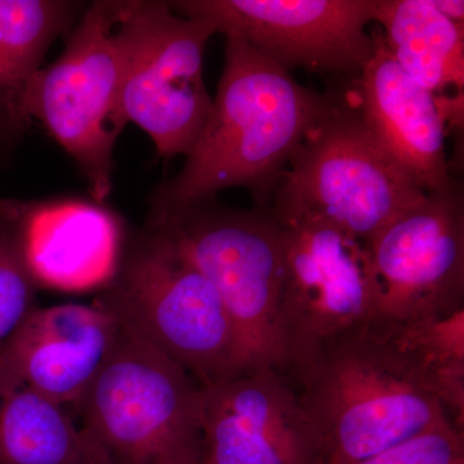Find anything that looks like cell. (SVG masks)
<instances>
[{"instance_id":"cell-13","label":"cell","mask_w":464,"mask_h":464,"mask_svg":"<svg viewBox=\"0 0 464 464\" xmlns=\"http://www.w3.org/2000/svg\"><path fill=\"white\" fill-rule=\"evenodd\" d=\"M121 328L99 304L35 307L0 347V374L56 404L76 405Z\"/></svg>"},{"instance_id":"cell-17","label":"cell","mask_w":464,"mask_h":464,"mask_svg":"<svg viewBox=\"0 0 464 464\" xmlns=\"http://www.w3.org/2000/svg\"><path fill=\"white\" fill-rule=\"evenodd\" d=\"M78 8L63 0H0V136L5 142L29 127L27 92Z\"/></svg>"},{"instance_id":"cell-10","label":"cell","mask_w":464,"mask_h":464,"mask_svg":"<svg viewBox=\"0 0 464 464\" xmlns=\"http://www.w3.org/2000/svg\"><path fill=\"white\" fill-rule=\"evenodd\" d=\"M378 0H182L168 5L235 35L285 72L355 81L374 51Z\"/></svg>"},{"instance_id":"cell-9","label":"cell","mask_w":464,"mask_h":464,"mask_svg":"<svg viewBox=\"0 0 464 464\" xmlns=\"http://www.w3.org/2000/svg\"><path fill=\"white\" fill-rule=\"evenodd\" d=\"M280 228L286 375L332 338L380 319L382 288L365 241L324 222H286Z\"/></svg>"},{"instance_id":"cell-5","label":"cell","mask_w":464,"mask_h":464,"mask_svg":"<svg viewBox=\"0 0 464 464\" xmlns=\"http://www.w3.org/2000/svg\"><path fill=\"white\" fill-rule=\"evenodd\" d=\"M201 405L203 390L181 365L121 326L75 406L112 464H198Z\"/></svg>"},{"instance_id":"cell-11","label":"cell","mask_w":464,"mask_h":464,"mask_svg":"<svg viewBox=\"0 0 464 464\" xmlns=\"http://www.w3.org/2000/svg\"><path fill=\"white\" fill-rule=\"evenodd\" d=\"M382 317L411 324L464 308V203L459 185L429 194L366 243Z\"/></svg>"},{"instance_id":"cell-6","label":"cell","mask_w":464,"mask_h":464,"mask_svg":"<svg viewBox=\"0 0 464 464\" xmlns=\"http://www.w3.org/2000/svg\"><path fill=\"white\" fill-rule=\"evenodd\" d=\"M215 286L249 369L284 371L280 299L282 228L270 208L237 209L215 199L150 217Z\"/></svg>"},{"instance_id":"cell-1","label":"cell","mask_w":464,"mask_h":464,"mask_svg":"<svg viewBox=\"0 0 464 464\" xmlns=\"http://www.w3.org/2000/svg\"><path fill=\"white\" fill-rule=\"evenodd\" d=\"M335 97L337 90L304 87L239 36H226L224 72L206 124L181 172L155 191L150 217L230 188H248L256 207L270 208L290 159Z\"/></svg>"},{"instance_id":"cell-15","label":"cell","mask_w":464,"mask_h":464,"mask_svg":"<svg viewBox=\"0 0 464 464\" xmlns=\"http://www.w3.org/2000/svg\"><path fill=\"white\" fill-rule=\"evenodd\" d=\"M16 224L36 283L63 289L105 284L119 258V224L109 210L83 200L0 201Z\"/></svg>"},{"instance_id":"cell-14","label":"cell","mask_w":464,"mask_h":464,"mask_svg":"<svg viewBox=\"0 0 464 464\" xmlns=\"http://www.w3.org/2000/svg\"><path fill=\"white\" fill-rule=\"evenodd\" d=\"M362 75L344 93L384 150L427 194L453 188L445 150L447 124L438 100L415 83L391 56L380 27Z\"/></svg>"},{"instance_id":"cell-2","label":"cell","mask_w":464,"mask_h":464,"mask_svg":"<svg viewBox=\"0 0 464 464\" xmlns=\"http://www.w3.org/2000/svg\"><path fill=\"white\" fill-rule=\"evenodd\" d=\"M288 375L315 464H355L451 420L438 377L383 317L332 338Z\"/></svg>"},{"instance_id":"cell-12","label":"cell","mask_w":464,"mask_h":464,"mask_svg":"<svg viewBox=\"0 0 464 464\" xmlns=\"http://www.w3.org/2000/svg\"><path fill=\"white\" fill-rule=\"evenodd\" d=\"M201 390V464H315L313 430L282 372L249 369Z\"/></svg>"},{"instance_id":"cell-16","label":"cell","mask_w":464,"mask_h":464,"mask_svg":"<svg viewBox=\"0 0 464 464\" xmlns=\"http://www.w3.org/2000/svg\"><path fill=\"white\" fill-rule=\"evenodd\" d=\"M391 56L435 97L463 93L464 27L440 14L433 0H378L375 20Z\"/></svg>"},{"instance_id":"cell-23","label":"cell","mask_w":464,"mask_h":464,"mask_svg":"<svg viewBox=\"0 0 464 464\" xmlns=\"http://www.w3.org/2000/svg\"><path fill=\"white\" fill-rule=\"evenodd\" d=\"M198 464H201V463H198Z\"/></svg>"},{"instance_id":"cell-3","label":"cell","mask_w":464,"mask_h":464,"mask_svg":"<svg viewBox=\"0 0 464 464\" xmlns=\"http://www.w3.org/2000/svg\"><path fill=\"white\" fill-rule=\"evenodd\" d=\"M97 304L203 389L248 371L215 286L157 225L121 256Z\"/></svg>"},{"instance_id":"cell-20","label":"cell","mask_w":464,"mask_h":464,"mask_svg":"<svg viewBox=\"0 0 464 464\" xmlns=\"http://www.w3.org/2000/svg\"><path fill=\"white\" fill-rule=\"evenodd\" d=\"M355 464H464L463 432L447 420Z\"/></svg>"},{"instance_id":"cell-22","label":"cell","mask_w":464,"mask_h":464,"mask_svg":"<svg viewBox=\"0 0 464 464\" xmlns=\"http://www.w3.org/2000/svg\"><path fill=\"white\" fill-rule=\"evenodd\" d=\"M5 143L7 142H5V140L2 139V136H0V151H2L3 146H5Z\"/></svg>"},{"instance_id":"cell-19","label":"cell","mask_w":464,"mask_h":464,"mask_svg":"<svg viewBox=\"0 0 464 464\" xmlns=\"http://www.w3.org/2000/svg\"><path fill=\"white\" fill-rule=\"evenodd\" d=\"M36 284L16 224L0 209V347L35 308Z\"/></svg>"},{"instance_id":"cell-7","label":"cell","mask_w":464,"mask_h":464,"mask_svg":"<svg viewBox=\"0 0 464 464\" xmlns=\"http://www.w3.org/2000/svg\"><path fill=\"white\" fill-rule=\"evenodd\" d=\"M115 33L128 123L149 134L160 157H186L212 108L203 60L215 26L168 3L132 0L119 2Z\"/></svg>"},{"instance_id":"cell-4","label":"cell","mask_w":464,"mask_h":464,"mask_svg":"<svg viewBox=\"0 0 464 464\" xmlns=\"http://www.w3.org/2000/svg\"><path fill=\"white\" fill-rule=\"evenodd\" d=\"M427 195L337 90L290 159L270 210L280 224L324 222L368 243Z\"/></svg>"},{"instance_id":"cell-8","label":"cell","mask_w":464,"mask_h":464,"mask_svg":"<svg viewBox=\"0 0 464 464\" xmlns=\"http://www.w3.org/2000/svg\"><path fill=\"white\" fill-rule=\"evenodd\" d=\"M118 9L119 2L93 3L60 57L39 70L26 99L30 121H41L74 159L99 203L112 190L114 149L128 124L115 33Z\"/></svg>"},{"instance_id":"cell-18","label":"cell","mask_w":464,"mask_h":464,"mask_svg":"<svg viewBox=\"0 0 464 464\" xmlns=\"http://www.w3.org/2000/svg\"><path fill=\"white\" fill-rule=\"evenodd\" d=\"M0 464H112L66 406L0 374Z\"/></svg>"},{"instance_id":"cell-21","label":"cell","mask_w":464,"mask_h":464,"mask_svg":"<svg viewBox=\"0 0 464 464\" xmlns=\"http://www.w3.org/2000/svg\"><path fill=\"white\" fill-rule=\"evenodd\" d=\"M440 14L454 23L463 24L464 2L462 0H433Z\"/></svg>"}]
</instances>
